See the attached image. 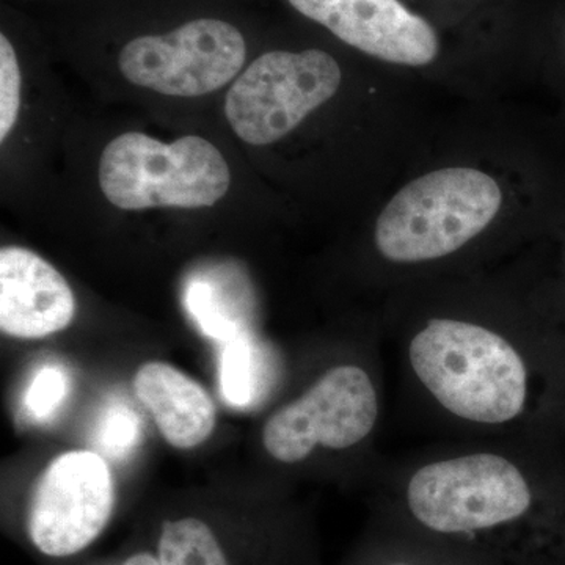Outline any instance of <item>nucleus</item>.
Segmentation results:
<instances>
[{"label":"nucleus","mask_w":565,"mask_h":565,"mask_svg":"<svg viewBox=\"0 0 565 565\" xmlns=\"http://www.w3.org/2000/svg\"><path fill=\"white\" fill-rule=\"evenodd\" d=\"M111 565H161V563H159L154 553L147 552V550H145V552L132 553V555L125 557L120 564Z\"/></svg>","instance_id":"16"},{"label":"nucleus","mask_w":565,"mask_h":565,"mask_svg":"<svg viewBox=\"0 0 565 565\" xmlns=\"http://www.w3.org/2000/svg\"><path fill=\"white\" fill-rule=\"evenodd\" d=\"M269 352L243 330L223 343L218 382L226 403L248 407L258 403L270 382Z\"/></svg>","instance_id":"12"},{"label":"nucleus","mask_w":565,"mask_h":565,"mask_svg":"<svg viewBox=\"0 0 565 565\" xmlns=\"http://www.w3.org/2000/svg\"><path fill=\"white\" fill-rule=\"evenodd\" d=\"M21 107V70L17 52L7 35H0V141L17 125Z\"/></svg>","instance_id":"15"},{"label":"nucleus","mask_w":565,"mask_h":565,"mask_svg":"<svg viewBox=\"0 0 565 565\" xmlns=\"http://www.w3.org/2000/svg\"><path fill=\"white\" fill-rule=\"evenodd\" d=\"M141 440L140 416L125 401L115 399L104 405L93 430V445L114 460L131 455ZM102 455V456H103Z\"/></svg>","instance_id":"13"},{"label":"nucleus","mask_w":565,"mask_h":565,"mask_svg":"<svg viewBox=\"0 0 565 565\" xmlns=\"http://www.w3.org/2000/svg\"><path fill=\"white\" fill-rule=\"evenodd\" d=\"M557 352L514 316L456 308L416 316L399 337L405 392L452 438L544 440L565 407Z\"/></svg>","instance_id":"1"},{"label":"nucleus","mask_w":565,"mask_h":565,"mask_svg":"<svg viewBox=\"0 0 565 565\" xmlns=\"http://www.w3.org/2000/svg\"><path fill=\"white\" fill-rule=\"evenodd\" d=\"M382 404L373 364H333L267 419L264 448L286 465L302 463L318 451H356L373 441Z\"/></svg>","instance_id":"5"},{"label":"nucleus","mask_w":565,"mask_h":565,"mask_svg":"<svg viewBox=\"0 0 565 565\" xmlns=\"http://www.w3.org/2000/svg\"><path fill=\"white\" fill-rule=\"evenodd\" d=\"M134 393L174 448H195L214 430L217 412L210 394L172 364H141L134 377Z\"/></svg>","instance_id":"11"},{"label":"nucleus","mask_w":565,"mask_h":565,"mask_svg":"<svg viewBox=\"0 0 565 565\" xmlns=\"http://www.w3.org/2000/svg\"><path fill=\"white\" fill-rule=\"evenodd\" d=\"M392 565H412V564H408V563H396V564H392Z\"/></svg>","instance_id":"17"},{"label":"nucleus","mask_w":565,"mask_h":565,"mask_svg":"<svg viewBox=\"0 0 565 565\" xmlns=\"http://www.w3.org/2000/svg\"><path fill=\"white\" fill-rule=\"evenodd\" d=\"M68 393L70 377L61 366H41L24 394L25 414L35 422H47L57 414Z\"/></svg>","instance_id":"14"},{"label":"nucleus","mask_w":565,"mask_h":565,"mask_svg":"<svg viewBox=\"0 0 565 565\" xmlns=\"http://www.w3.org/2000/svg\"><path fill=\"white\" fill-rule=\"evenodd\" d=\"M247 44L230 22L196 20L129 41L118 55L122 76L166 96L196 98L221 90L243 70Z\"/></svg>","instance_id":"7"},{"label":"nucleus","mask_w":565,"mask_h":565,"mask_svg":"<svg viewBox=\"0 0 565 565\" xmlns=\"http://www.w3.org/2000/svg\"><path fill=\"white\" fill-rule=\"evenodd\" d=\"M504 193L476 167H444L394 193L374 226V248L394 267L445 263L470 247L497 221Z\"/></svg>","instance_id":"3"},{"label":"nucleus","mask_w":565,"mask_h":565,"mask_svg":"<svg viewBox=\"0 0 565 565\" xmlns=\"http://www.w3.org/2000/svg\"><path fill=\"white\" fill-rule=\"evenodd\" d=\"M452 440L384 462V484L423 530L441 537L494 534L565 505L563 478L546 462L542 441Z\"/></svg>","instance_id":"2"},{"label":"nucleus","mask_w":565,"mask_h":565,"mask_svg":"<svg viewBox=\"0 0 565 565\" xmlns=\"http://www.w3.org/2000/svg\"><path fill=\"white\" fill-rule=\"evenodd\" d=\"M76 299L51 263L24 247L0 250V329L9 337L39 340L73 322Z\"/></svg>","instance_id":"10"},{"label":"nucleus","mask_w":565,"mask_h":565,"mask_svg":"<svg viewBox=\"0 0 565 565\" xmlns=\"http://www.w3.org/2000/svg\"><path fill=\"white\" fill-rule=\"evenodd\" d=\"M98 181L118 210H195L221 202L232 172L221 150L203 137L163 143L147 134L125 132L104 148Z\"/></svg>","instance_id":"4"},{"label":"nucleus","mask_w":565,"mask_h":565,"mask_svg":"<svg viewBox=\"0 0 565 565\" xmlns=\"http://www.w3.org/2000/svg\"><path fill=\"white\" fill-rule=\"evenodd\" d=\"M341 81L340 65L321 50L266 52L230 88L226 120L245 143L273 145L329 103Z\"/></svg>","instance_id":"6"},{"label":"nucleus","mask_w":565,"mask_h":565,"mask_svg":"<svg viewBox=\"0 0 565 565\" xmlns=\"http://www.w3.org/2000/svg\"><path fill=\"white\" fill-rule=\"evenodd\" d=\"M115 487L95 451H70L47 465L33 489L25 531L41 555L65 559L87 550L109 525Z\"/></svg>","instance_id":"8"},{"label":"nucleus","mask_w":565,"mask_h":565,"mask_svg":"<svg viewBox=\"0 0 565 565\" xmlns=\"http://www.w3.org/2000/svg\"><path fill=\"white\" fill-rule=\"evenodd\" d=\"M349 46L393 65L422 68L440 51L429 21L399 0H289Z\"/></svg>","instance_id":"9"}]
</instances>
